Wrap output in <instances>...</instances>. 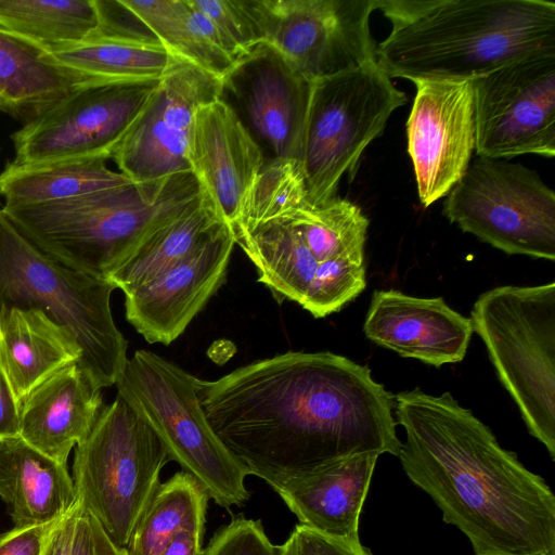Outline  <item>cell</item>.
<instances>
[{
	"mask_svg": "<svg viewBox=\"0 0 555 555\" xmlns=\"http://www.w3.org/2000/svg\"><path fill=\"white\" fill-rule=\"evenodd\" d=\"M132 182L101 158L36 165L9 162L0 172L3 207L31 206L74 198Z\"/></svg>",
	"mask_w": 555,
	"mask_h": 555,
	"instance_id": "cell-27",
	"label": "cell"
},
{
	"mask_svg": "<svg viewBox=\"0 0 555 555\" xmlns=\"http://www.w3.org/2000/svg\"><path fill=\"white\" fill-rule=\"evenodd\" d=\"M217 28L238 62L262 42L257 21L248 0H188Z\"/></svg>",
	"mask_w": 555,
	"mask_h": 555,
	"instance_id": "cell-35",
	"label": "cell"
},
{
	"mask_svg": "<svg viewBox=\"0 0 555 555\" xmlns=\"http://www.w3.org/2000/svg\"><path fill=\"white\" fill-rule=\"evenodd\" d=\"M158 80L86 82L11 134L16 165L112 158L149 105Z\"/></svg>",
	"mask_w": 555,
	"mask_h": 555,
	"instance_id": "cell-11",
	"label": "cell"
},
{
	"mask_svg": "<svg viewBox=\"0 0 555 555\" xmlns=\"http://www.w3.org/2000/svg\"><path fill=\"white\" fill-rule=\"evenodd\" d=\"M366 286L364 256H341L322 263L301 305L314 318L339 311Z\"/></svg>",
	"mask_w": 555,
	"mask_h": 555,
	"instance_id": "cell-34",
	"label": "cell"
},
{
	"mask_svg": "<svg viewBox=\"0 0 555 555\" xmlns=\"http://www.w3.org/2000/svg\"><path fill=\"white\" fill-rule=\"evenodd\" d=\"M172 55L222 79L237 63L209 21L188 0H118Z\"/></svg>",
	"mask_w": 555,
	"mask_h": 555,
	"instance_id": "cell-25",
	"label": "cell"
},
{
	"mask_svg": "<svg viewBox=\"0 0 555 555\" xmlns=\"http://www.w3.org/2000/svg\"><path fill=\"white\" fill-rule=\"evenodd\" d=\"M103 399L78 362L59 370L20 402V437L67 466L69 453L93 427Z\"/></svg>",
	"mask_w": 555,
	"mask_h": 555,
	"instance_id": "cell-20",
	"label": "cell"
},
{
	"mask_svg": "<svg viewBox=\"0 0 555 555\" xmlns=\"http://www.w3.org/2000/svg\"><path fill=\"white\" fill-rule=\"evenodd\" d=\"M81 509L78 500L53 530L41 555H72L75 526Z\"/></svg>",
	"mask_w": 555,
	"mask_h": 555,
	"instance_id": "cell-40",
	"label": "cell"
},
{
	"mask_svg": "<svg viewBox=\"0 0 555 555\" xmlns=\"http://www.w3.org/2000/svg\"><path fill=\"white\" fill-rule=\"evenodd\" d=\"M235 244L255 266L258 281L279 300L302 305L320 267L295 228L284 219L232 231Z\"/></svg>",
	"mask_w": 555,
	"mask_h": 555,
	"instance_id": "cell-28",
	"label": "cell"
},
{
	"mask_svg": "<svg viewBox=\"0 0 555 555\" xmlns=\"http://www.w3.org/2000/svg\"><path fill=\"white\" fill-rule=\"evenodd\" d=\"M363 331L375 344L436 367L461 362L474 333L472 320L441 297L393 289L373 293Z\"/></svg>",
	"mask_w": 555,
	"mask_h": 555,
	"instance_id": "cell-19",
	"label": "cell"
},
{
	"mask_svg": "<svg viewBox=\"0 0 555 555\" xmlns=\"http://www.w3.org/2000/svg\"><path fill=\"white\" fill-rule=\"evenodd\" d=\"M192 171L74 198L0 208L38 249L76 271L109 276L154 232L201 199Z\"/></svg>",
	"mask_w": 555,
	"mask_h": 555,
	"instance_id": "cell-4",
	"label": "cell"
},
{
	"mask_svg": "<svg viewBox=\"0 0 555 555\" xmlns=\"http://www.w3.org/2000/svg\"><path fill=\"white\" fill-rule=\"evenodd\" d=\"M408 477L435 501L476 555H555V496L451 393L395 397Z\"/></svg>",
	"mask_w": 555,
	"mask_h": 555,
	"instance_id": "cell-2",
	"label": "cell"
},
{
	"mask_svg": "<svg viewBox=\"0 0 555 555\" xmlns=\"http://www.w3.org/2000/svg\"><path fill=\"white\" fill-rule=\"evenodd\" d=\"M284 220L320 266L341 256H364L369 219L348 199L334 197L320 206L308 203Z\"/></svg>",
	"mask_w": 555,
	"mask_h": 555,
	"instance_id": "cell-32",
	"label": "cell"
},
{
	"mask_svg": "<svg viewBox=\"0 0 555 555\" xmlns=\"http://www.w3.org/2000/svg\"><path fill=\"white\" fill-rule=\"evenodd\" d=\"M0 112H4V104L0 98Z\"/></svg>",
	"mask_w": 555,
	"mask_h": 555,
	"instance_id": "cell-44",
	"label": "cell"
},
{
	"mask_svg": "<svg viewBox=\"0 0 555 555\" xmlns=\"http://www.w3.org/2000/svg\"><path fill=\"white\" fill-rule=\"evenodd\" d=\"M391 31L377 44L390 78L475 80L555 51V3L545 0H377Z\"/></svg>",
	"mask_w": 555,
	"mask_h": 555,
	"instance_id": "cell-3",
	"label": "cell"
},
{
	"mask_svg": "<svg viewBox=\"0 0 555 555\" xmlns=\"http://www.w3.org/2000/svg\"><path fill=\"white\" fill-rule=\"evenodd\" d=\"M235 240L222 223L190 255L125 294L127 321L150 344L169 345L224 282Z\"/></svg>",
	"mask_w": 555,
	"mask_h": 555,
	"instance_id": "cell-17",
	"label": "cell"
},
{
	"mask_svg": "<svg viewBox=\"0 0 555 555\" xmlns=\"http://www.w3.org/2000/svg\"><path fill=\"white\" fill-rule=\"evenodd\" d=\"M203 537L204 532L181 531L158 555H205Z\"/></svg>",
	"mask_w": 555,
	"mask_h": 555,
	"instance_id": "cell-41",
	"label": "cell"
},
{
	"mask_svg": "<svg viewBox=\"0 0 555 555\" xmlns=\"http://www.w3.org/2000/svg\"><path fill=\"white\" fill-rule=\"evenodd\" d=\"M477 156H555V51L473 80Z\"/></svg>",
	"mask_w": 555,
	"mask_h": 555,
	"instance_id": "cell-13",
	"label": "cell"
},
{
	"mask_svg": "<svg viewBox=\"0 0 555 555\" xmlns=\"http://www.w3.org/2000/svg\"><path fill=\"white\" fill-rule=\"evenodd\" d=\"M87 515L91 524L95 555H128L126 548L118 546L93 516L88 513Z\"/></svg>",
	"mask_w": 555,
	"mask_h": 555,
	"instance_id": "cell-43",
	"label": "cell"
},
{
	"mask_svg": "<svg viewBox=\"0 0 555 555\" xmlns=\"http://www.w3.org/2000/svg\"><path fill=\"white\" fill-rule=\"evenodd\" d=\"M80 360L72 333L41 310H0V365L20 402L52 374Z\"/></svg>",
	"mask_w": 555,
	"mask_h": 555,
	"instance_id": "cell-23",
	"label": "cell"
},
{
	"mask_svg": "<svg viewBox=\"0 0 555 555\" xmlns=\"http://www.w3.org/2000/svg\"><path fill=\"white\" fill-rule=\"evenodd\" d=\"M0 498L16 527L62 518L78 501L67 466L20 436L0 439Z\"/></svg>",
	"mask_w": 555,
	"mask_h": 555,
	"instance_id": "cell-22",
	"label": "cell"
},
{
	"mask_svg": "<svg viewBox=\"0 0 555 555\" xmlns=\"http://www.w3.org/2000/svg\"><path fill=\"white\" fill-rule=\"evenodd\" d=\"M63 517L40 525L14 526L1 533L0 555H41L51 533Z\"/></svg>",
	"mask_w": 555,
	"mask_h": 555,
	"instance_id": "cell-38",
	"label": "cell"
},
{
	"mask_svg": "<svg viewBox=\"0 0 555 555\" xmlns=\"http://www.w3.org/2000/svg\"><path fill=\"white\" fill-rule=\"evenodd\" d=\"M50 52L76 72L119 81L158 80L178 61L153 35L135 29L95 35Z\"/></svg>",
	"mask_w": 555,
	"mask_h": 555,
	"instance_id": "cell-26",
	"label": "cell"
},
{
	"mask_svg": "<svg viewBox=\"0 0 555 555\" xmlns=\"http://www.w3.org/2000/svg\"><path fill=\"white\" fill-rule=\"evenodd\" d=\"M197 396L225 448L273 490L401 447L395 397L367 366L330 351H288L198 378Z\"/></svg>",
	"mask_w": 555,
	"mask_h": 555,
	"instance_id": "cell-1",
	"label": "cell"
},
{
	"mask_svg": "<svg viewBox=\"0 0 555 555\" xmlns=\"http://www.w3.org/2000/svg\"><path fill=\"white\" fill-rule=\"evenodd\" d=\"M98 79L62 65L49 50L0 28V98L4 112L24 124L75 88Z\"/></svg>",
	"mask_w": 555,
	"mask_h": 555,
	"instance_id": "cell-24",
	"label": "cell"
},
{
	"mask_svg": "<svg viewBox=\"0 0 555 555\" xmlns=\"http://www.w3.org/2000/svg\"><path fill=\"white\" fill-rule=\"evenodd\" d=\"M405 102L377 63L313 81L300 157L311 204L336 197L341 177L354 175L365 147Z\"/></svg>",
	"mask_w": 555,
	"mask_h": 555,
	"instance_id": "cell-9",
	"label": "cell"
},
{
	"mask_svg": "<svg viewBox=\"0 0 555 555\" xmlns=\"http://www.w3.org/2000/svg\"><path fill=\"white\" fill-rule=\"evenodd\" d=\"M470 320L529 433L555 460V283L485 292Z\"/></svg>",
	"mask_w": 555,
	"mask_h": 555,
	"instance_id": "cell-7",
	"label": "cell"
},
{
	"mask_svg": "<svg viewBox=\"0 0 555 555\" xmlns=\"http://www.w3.org/2000/svg\"><path fill=\"white\" fill-rule=\"evenodd\" d=\"M285 555H372L358 542L345 541L296 525L283 543Z\"/></svg>",
	"mask_w": 555,
	"mask_h": 555,
	"instance_id": "cell-37",
	"label": "cell"
},
{
	"mask_svg": "<svg viewBox=\"0 0 555 555\" xmlns=\"http://www.w3.org/2000/svg\"><path fill=\"white\" fill-rule=\"evenodd\" d=\"M266 42L310 80L377 63V0H248Z\"/></svg>",
	"mask_w": 555,
	"mask_h": 555,
	"instance_id": "cell-12",
	"label": "cell"
},
{
	"mask_svg": "<svg viewBox=\"0 0 555 555\" xmlns=\"http://www.w3.org/2000/svg\"><path fill=\"white\" fill-rule=\"evenodd\" d=\"M100 25L96 0H0V28L49 51L95 36Z\"/></svg>",
	"mask_w": 555,
	"mask_h": 555,
	"instance_id": "cell-31",
	"label": "cell"
},
{
	"mask_svg": "<svg viewBox=\"0 0 555 555\" xmlns=\"http://www.w3.org/2000/svg\"><path fill=\"white\" fill-rule=\"evenodd\" d=\"M310 203L301 163L297 159L266 160L247 192L232 231L284 219Z\"/></svg>",
	"mask_w": 555,
	"mask_h": 555,
	"instance_id": "cell-33",
	"label": "cell"
},
{
	"mask_svg": "<svg viewBox=\"0 0 555 555\" xmlns=\"http://www.w3.org/2000/svg\"><path fill=\"white\" fill-rule=\"evenodd\" d=\"M205 555H285L284 546L271 542L260 520L234 517L210 539Z\"/></svg>",
	"mask_w": 555,
	"mask_h": 555,
	"instance_id": "cell-36",
	"label": "cell"
},
{
	"mask_svg": "<svg viewBox=\"0 0 555 555\" xmlns=\"http://www.w3.org/2000/svg\"><path fill=\"white\" fill-rule=\"evenodd\" d=\"M221 80L178 59L112 158L132 182L191 171L188 145L197 107L221 96Z\"/></svg>",
	"mask_w": 555,
	"mask_h": 555,
	"instance_id": "cell-14",
	"label": "cell"
},
{
	"mask_svg": "<svg viewBox=\"0 0 555 555\" xmlns=\"http://www.w3.org/2000/svg\"><path fill=\"white\" fill-rule=\"evenodd\" d=\"M406 121L418 197L428 207L448 195L467 170L475 150L474 86L462 81H414Z\"/></svg>",
	"mask_w": 555,
	"mask_h": 555,
	"instance_id": "cell-15",
	"label": "cell"
},
{
	"mask_svg": "<svg viewBox=\"0 0 555 555\" xmlns=\"http://www.w3.org/2000/svg\"><path fill=\"white\" fill-rule=\"evenodd\" d=\"M197 377L165 358L138 350L116 382L117 395L135 409L165 444L170 461L227 509L250 498L249 475L211 428L197 396Z\"/></svg>",
	"mask_w": 555,
	"mask_h": 555,
	"instance_id": "cell-6",
	"label": "cell"
},
{
	"mask_svg": "<svg viewBox=\"0 0 555 555\" xmlns=\"http://www.w3.org/2000/svg\"><path fill=\"white\" fill-rule=\"evenodd\" d=\"M377 459L376 454L353 456L274 491L300 525L358 542L359 517Z\"/></svg>",
	"mask_w": 555,
	"mask_h": 555,
	"instance_id": "cell-21",
	"label": "cell"
},
{
	"mask_svg": "<svg viewBox=\"0 0 555 555\" xmlns=\"http://www.w3.org/2000/svg\"><path fill=\"white\" fill-rule=\"evenodd\" d=\"M312 83L278 50L260 42L222 79L221 95H232L235 113L255 140L267 144L271 159L300 162Z\"/></svg>",
	"mask_w": 555,
	"mask_h": 555,
	"instance_id": "cell-16",
	"label": "cell"
},
{
	"mask_svg": "<svg viewBox=\"0 0 555 555\" xmlns=\"http://www.w3.org/2000/svg\"><path fill=\"white\" fill-rule=\"evenodd\" d=\"M20 435V401L0 365V439Z\"/></svg>",
	"mask_w": 555,
	"mask_h": 555,
	"instance_id": "cell-39",
	"label": "cell"
},
{
	"mask_svg": "<svg viewBox=\"0 0 555 555\" xmlns=\"http://www.w3.org/2000/svg\"><path fill=\"white\" fill-rule=\"evenodd\" d=\"M209 498L181 470L159 483L126 547L128 555H158L181 531L205 533Z\"/></svg>",
	"mask_w": 555,
	"mask_h": 555,
	"instance_id": "cell-30",
	"label": "cell"
},
{
	"mask_svg": "<svg viewBox=\"0 0 555 555\" xmlns=\"http://www.w3.org/2000/svg\"><path fill=\"white\" fill-rule=\"evenodd\" d=\"M222 223L201 198L149 236L108 280L128 294L185 258Z\"/></svg>",
	"mask_w": 555,
	"mask_h": 555,
	"instance_id": "cell-29",
	"label": "cell"
},
{
	"mask_svg": "<svg viewBox=\"0 0 555 555\" xmlns=\"http://www.w3.org/2000/svg\"><path fill=\"white\" fill-rule=\"evenodd\" d=\"M115 288L42 253L0 209V310H41L66 327L81 350L78 364L100 389L116 384L128 360L111 309Z\"/></svg>",
	"mask_w": 555,
	"mask_h": 555,
	"instance_id": "cell-5",
	"label": "cell"
},
{
	"mask_svg": "<svg viewBox=\"0 0 555 555\" xmlns=\"http://www.w3.org/2000/svg\"><path fill=\"white\" fill-rule=\"evenodd\" d=\"M186 157L203 201L231 227L266 159L259 143L221 96L197 107Z\"/></svg>",
	"mask_w": 555,
	"mask_h": 555,
	"instance_id": "cell-18",
	"label": "cell"
},
{
	"mask_svg": "<svg viewBox=\"0 0 555 555\" xmlns=\"http://www.w3.org/2000/svg\"><path fill=\"white\" fill-rule=\"evenodd\" d=\"M443 214L508 255L555 259V193L520 163L478 156L448 193Z\"/></svg>",
	"mask_w": 555,
	"mask_h": 555,
	"instance_id": "cell-10",
	"label": "cell"
},
{
	"mask_svg": "<svg viewBox=\"0 0 555 555\" xmlns=\"http://www.w3.org/2000/svg\"><path fill=\"white\" fill-rule=\"evenodd\" d=\"M169 461L151 425L119 395L76 444L72 478L77 498L118 546L127 547Z\"/></svg>",
	"mask_w": 555,
	"mask_h": 555,
	"instance_id": "cell-8",
	"label": "cell"
},
{
	"mask_svg": "<svg viewBox=\"0 0 555 555\" xmlns=\"http://www.w3.org/2000/svg\"><path fill=\"white\" fill-rule=\"evenodd\" d=\"M72 555H95L91 524L83 508L76 521Z\"/></svg>",
	"mask_w": 555,
	"mask_h": 555,
	"instance_id": "cell-42",
	"label": "cell"
}]
</instances>
